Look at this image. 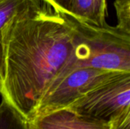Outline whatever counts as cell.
<instances>
[{
	"mask_svg": "<svg viewBox=\"0 0 130 129\" xmlns=\"http://www.w3.org/2000/svg\"><path fill=\"white\" fill-rule=\"evenodd\" d=\"M65 15L73 27L75 47L71 62L62 74L81 67L130 72V33L117 27L90 25Z\"/></svg>",
	"mask_w": 130,
	"mask_h": 129,
	"instance_id": "2",
	"label": "cell"
},
{
	"mask_svg": "<svg viewBox=\"0 0 130 129\" xmlns=\"http://www.w3.org/2000/svg\"><path fill=\"white\" fill-rule=\"evenodd\" d=\"M117 72L81 67L59 75L42 97L35 115L67 108L88 91Z\"/></svg>",
	"mask_w": 130,
	"mask_h": 129,
	"instance_id": "4",
	"label": "cell"
},
{
	"mask_svg": "<svg viewBox=\"0 0 130 129\" xmlns=\"http://www.w3.org/2000/svg\"><path fill=\"white\" fill-rule=\"evenodd\" d=\"M75 113L108 122L130 109V72L119 71L67 107Z\"/></svg>",
	"mask_w": 130,
	"mask_h": 129,
	"instance_id": "3",
	"label": "cell"
},
{
	"mask_svg": "<svg viewBox=\"0 0 130 129\" xmlns=\"http://www.w3.org/2000/svg\"><path fill=\"white\" fill-rule=\"evenodd\" d=\"M109 129H130V109L115 116L108 122Z\"/></svg>",
	"mask_w": 130,
	"mask_h": 129,
	"instance_id": "9",
	"label": "cell"
},
{
	"mask_svg": "<svg viewBox=\"0 0 130 129\" xmlns=\"http://www.w3.org/2000/svg\"><path fill=\"white\" fill-rule=\"evenodd\" d=\"M47 6L12 19L1 31L0 96L27 121L49 86L69 66L75 47V32L66 15Z\"/></svg>",
	"mask_w": 130,
	"mask_h": 129,
	"instance_id": "1",
	"label": "cell"
},
{
	"mask_svg": "<svg viewBox=\"0 0 130 129\" xmlns=\"http://www.w3.org/2000/svg\"><path fill=\"white\" fill-rule=\"evenodd\" d=\"M52 8L55 11L67 14L70 0H41Z\"/></svg>",
	"mask_w": 130,
	"mask_h": 129,
	"instance_id": "10",
	"label": "cell"
},
{
	"mask_svg": "<svg viewBox=\"0 0 130 129\" xmlns=\"http://www.w3.org/2000/svg\"><path fill=\"white\" fill-rule=\"evenodd\" d=\"M27 123L29 129H109L107 122L78 115L68 108L37 114Z\"/></svg>",
	"mask_w": 130,
	"mask_h": 129,
	"instance_id": "5",
	"label": "cell"
},
{
	"mask_svg": "<svg viewBox=\"0 0 130 129\" xmlns=\"http://www.w3.org/2000/svg\"><path fill=\"white\" fill-rule=\"evenodd\" d=\"M2 31V30H1ZM0 31V78L4 69V56H3V45L2 40V32Z\"/></svg>",
	"mask_w": 130,
	"mask_h": 129,
	"instance_id": "11",
	"label": "cell"
},
{
	"mask_svg": "<svg viewBox=\"0 0 130 129\" xmlns=\"http://www.w3.org/2000/svg\"><path fill=\"white\" fill-rule=\"evenodd\" d=\"M41 0H0V31L14 18L40 9Z\"/></svg>",
	"mask_w": 130,
	"mask_h": 129,
	"instance_id": "7",
	"label": "cell"
},
{
	"mask_svg": "<svg viewBox=\"0 0 130 129\" xmlns=\"http://www.w3.org/2000/svg\"><path fill=\"white\" fill-rule=\"evenodd\" d=\"M114 8L117 18L116 27L130 33V0H115Z\"/></svg>",
	"mask_w": 130,
	"mask_h": 129,
	"instance_id": "8",
	"label": "cell"
},
{
	"mask_svg": "<svg viewBox=\"0 0 130 129\" xmlns=\"http://www.w3.org/2000/svg\"><path fill=\"white\" fill-rule=\"evenodd\" d=\"M78 21L90 25H107V0H70L68 14Z\"/></svg>",
	"mask_w": 130,
	"mask_h": 129,
	"instance_id": "6",
	"label": "cell"
}]
</instances>
